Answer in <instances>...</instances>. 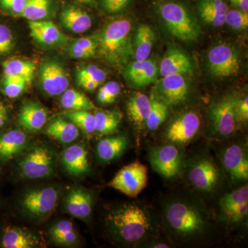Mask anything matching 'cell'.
Wrapping results in <instances>:
<instances>
[{
  "label": "cell",
  "instance_id": "obj_37",
  "mask_svg": "<svg viewBox=\"0 0 248 248\" xmlns=\"http://www.w3.org/2000/svg\"><path fill=\"white\" fill-rule=\"evenodd\" d=\"M169 105L166 103L153 98L151 99V108L147 118L146 124L148 128L154 131L159 128L167 118Z\"/></svg>",
  "mask_w": 248,
  "mask_h": 248
},
{
  "label": "cell",
  "instance_id": "obj_16",
  "mask_svg": "<svg viewBox=\"0 0 248 248\" xmlns=\"http://www.w3.org/2000/svg\"><path fill=\"white\" fill-rule=\"evenodd\" d=\"M219 177L216 165L208 159L197 161L189 172V179L192 185L203 192L213 190L218 184Z\"/></svg>",
  "mask_w": 248,
  "mask_h": 248
},
{
  "label": "cell",
  "instance_id": "obj_25",
  "mask_svg": "<svg viewBox=\"0 0 248 248\" xmlns=\"http://www.w3.org/2000/svg\"><path fill=\"white\" fill-rule=\"evenodd\" d=\"M62 162L71 175L79 176L89 172L87 151L81 145L75 144L67 148L62 156Z\"/></svg>",
  "mask_w": 248,
  "mask_h": 248
},
{
  "label": "cell",
  "instance_id": "obj_5",
  "mask_svg": "<svg viewBox=\"0 0 248 248\" xmlns=\"http://www.w3.org/2000/svg\"><path fill=\"white\" fill-rule=\"evenodd\" d=\"M148 169L136 161L124 166L110 181L108 186L129 197H136L146 187Z\"/></svg>",
  "mask_w": 248,
  "mask_h": 248
},
{
  "label": "cell",
  "instance_id": "obj_42",
  "mask_svg": "<svg viewBox=\"0 0 248 248\" xmlns=\"http://www.w3.org/2000/svg\"><path fill=\"white\" fill-rule=\"evenodd\" d=\"M121 91L120 84L116 81H109L98 91L97 101L101 104H110L118 97Z\"/></svg>",
  "mask_w": 248,
  "mask_h": 248
},
{
  "label": "cell",
  "instance_id": "obj_9",
  "mask_svg": "<svg viewBox=\"0 0 248 248\" xmlns=\"http://www.w3.org/2000/svg\"><path fill=\"white\" fill-rule=\"evenodd\" d=\"M149 160L153 169L165 178L175 177L182 169L180 151L172 145H166L152 150Z\"/></svg>",
  "mask_w": 248,
  "mask_h": 248
},
{
  "label": "cell",
  "instance_id": "obj_14",
  "mask_svg": "<svg viewBox=\"0 0 248 248\" xmlns=\"http://www.w3.org/2000/svg\"><path fill=\"white\" fill-rule=\"evenodd\" d=\"M223 217L232 223L243 221L248 213V187L243 186L227 194L220 201Z\"/></svg>",
  "mask_w": 248,
  "mask_h": 248
},
{
  "label": "cell",
  "instance_id": "obj_50",
  "mask_svg": "<svg viewBox=\"0 0 248 248\" xmlns=\"http://www.w3.org/2000/svg\"><path fill=\"white\" fill-rule=\"evenodd\" d=\"M77 1H79L81 3H91L93 0H77Z\"/></svg>",
  "mask_w": 248,
  "mask_h": 248
},
{
  "label": "cell",
  "instance_id": "obj_4",
  "mask_svg": "<svg viewBox=\"0 0 248 248\" xmlns=\"http://www.w3.org/2000/svg\"><path fill=\"white\" fill-rule=\"evenodd\" d=\"M166 217L173 231L182 236L197 234L205 226L200 212L195 207L184 202L171 203L166 210Z\"/></svg>",
  "mask_w": 248,
  "mask_h": 248
},
{
  "label": "cell",
  "instance_id": "obj_6",
  "mask_svg": "<svg viewBox=\"0 0 248 248\" xmlns=\"http://www.w3.org/2000/svg\"><path fill=\"white\" fill-rule=\"evenodd\" d=\"M207 59L209 71L217 78H230L239 72L241 62L239 53L228 44H219L212 47Z\"/></svg>",
  "mask_w": 248,
  "mask_h": 248
},
{
  "label": "cell",
  "instance_id": "obj_1",
  "mask_svg": "<svg viewBox=\"0 0 248 248\" xmlns=\"http://www.w3.org/2000/svg\"><path fill=\"white\" fill-rule=\"evenodd\" d=\"M132 23L120 19L108 24L97 36V51L105 61L116 66L127 65L134 58Z\"/></svg>",
  "mask_w": 248,
  "mask_h": 248
},
{
  "label": "cell",
  "instance_id": "obj_36",
  "mask_svg": "<svg viewBox=\"0 0 248 248\" xmlns=\"http://www.w3.org/2000/svg\"><path fill=\"white\" fill-rule=\"evenodd\" d=\"M50 0H27L20 17L29 21L43 20L50 12Z\"/></svg>",
  "mask_w": 248,
  "mask_h": 248
},
{
  "label": "cell",
  "instance_id": "obj_43",
  "mask_svg": "<svg viewBox=\"0 0 248 248\" xmlns=\"http://www.w3.org/2000/svg\"><path fill=\"white\" fill-rule=\"evenodd\" d=\"M15 46L12 31L7 26L0 24V57L11 53Z\"/></svg>",
  "mask_w": 248,
  "mask_h": 248
},
{
  "label": "cell",
  "instance_id": "obj_41",
  "mask_svg": "<svg viewBox=\"0 0 248 248\" xmlns=\"http://www.w3.org/2000/svg\"><path fill=\"white\" fill-rule=\"evenodd\" d=\"M225 24L234 31L247 30L248 14L239 9L228 10L225 16Z\"/></svg>",
  "mask_w": 248,
  "mask_h": 248
},
{
  "label": "cell",
  "instance_id": "obj_44",
  "mask_svg": "<svg viewBox=\"0 0 248 248\" xmlns=\"http://www.w3.org/2000/svg\"><path fill=\"white\" fill-rule=\"evenodd\" d=\"M26 3L27 0H0V7L14 16L20 17Z\"/></svg>",
  "mask_w": 248,
  "mask_h": 248
},
{
  "label": "cell",
  "instance_id": "obj_29",
  "mask_svg": "<svg viewBox=\"0 0 248 248\" xmlns=\"http://www.w3.org/2000/svg\"><path fill=\"white\" fill-rule=\"evenodd\" d=\"M128 145V139L123 135L103 139L97 144L98 157L104 162L112 161L122 155Z\"/></svg>",
  "mask_w": 248,
  "mask_h": 248
},
{
  "label": "cell",
  "instance_id": "obj_30",
  "mask_svg": "<svg viewBox=\"0 0 248 248\" xmlns=\"http://www.w3.org/2000/svg\"><path fill=\"white\" fill-rule=\"evenodd\" d=\"M34 235L17 228H7L1 238V247L4 248H31L37 244Z\"/></svg>",
  "mask_w": 248,
  "mask_h": 248
},
{
  "label": "cell",
  "instance_id": "obj_32",
  "mask_svg": "<svg viewBox=\"0 0 248 248\" xmlns=\"http://www.w3.org/2000/svg\"><path fill=\"white\" fill-rule=\"evenodd\" d=\"M95 131L101 135H110L118 128L122 120L119 111L99 110L94 114Z\"/></svg>",
  "mask_w": 248,
  "mask_h": 248
},
{
  "label": "cell",
  "instance_id": "obj_49",
  "mask_svg": "<svg viewBox=\"0 0 248 248\" xmlns=\"http://www.w3.org/2000/svg\"><path fill=\"white\" fill-rule=\"evenodd\" d=\"M154 248H169V246H167V245L164 244H156L155 245V246H154Z\"/></svg>",
  "mask_w": 248,
  "mask_h": 248
},
{
  "label": "cell",
  "instance_id": "obj_2",
  "mask_svg": "<svg viewBox=\"0 0 248 248\" xmlns=\"http://www.w3.org/2000/svg\"><path fill=\"white\" fill-rule=\"evenodd\" d=\"M111 226L121 239L135 243L151 231L152 222L148 213L135 204H126L116 209L109 215Z\"/></svg>",
  "mask_w": 248,
  "mask_h": 248
},
{
  "label": "cell",
  "instance_id": "obj_8",
  "mask_svg": "<svg viewBox=\"0 0 248 248\" xmlns=\"http://www.w3.org/2000/svg\"><path fill=\"white\" fill-rule=\"evenodd\" d=\"M19 166L21 172L27 179L47 177L53 172V156L45 147H37L26 155Z\"/></svg>",
  "mask_w": 248,
  "mask_h": 248
},
{
  "label": "cell",
  "instance_id": "obj_26",
  "mask_svg": "<svg viewBox=\"0 0 248 248\" xmlns=\"http://www.w3.org/2000/svg\"><path fill=\"white\" fill-rule=\"evenodd\" d=\"M151 108V99L143 93H135L127 104L129 118L135 125L141 128L146 124Z\"/></svg>",
  "mask_w": 248,
  "mask_h": 248
},
{
  "label": "cell",
  "instance_id": "obj_31",
  "mask_svg": "<svg viewBox=\"0 0 248 248\" xmlns=\"http://www.w3.org/2000/svg\"><path fill=\"white\" fill-rule=\"evenodd\" d=\"M4 78H22L31 82L36 66L33 62L22 59L12 58L6 60L2 64Z\"/></svg>",
  "mask_w": 248,
  "mask_h": 248
},
{
  "label": "cell",
  "instance_id": "obj_21",
  "mask_svg": "<svg viewBox=\"0 0 248 248\" xmlns=\"http://www.w3.org/2000/svg\"><path fill=\"white\" fill-rule=\"evenodd\" d=\"M63 27L75 33H82L92 27V19L86 11L73 6L63 8L60 13Z\"/></svg>",
  "mask_w": 248,
  "mask_h": 248
},
{
  "label": "cell",
  "instance_id": "obj_27",
  "mask_svg": "<svg viewBox=\"0 0 248 248\" xmlns=\"http://www.w3.org/2000/svg\"><path fill=\"white\" fill-rule=\"evenodd\" d=\"M25 134L20 130H11L0 136V161L14 158L27 144Z\"/></svg>",
  "mask_w": 248,
  "mask_h": 248
},
{
  "label": "cell",
  "instance_id": "obj_40",
  "mask_svg": "<svg viewBox=\"0 0 248 248\" xmlns=\"http://www.w3.org/2000/svg\"><path fill=\"white\" fill-rule=\"evenodd\" d=\"M107 79V73L96 65L80 66L77 69L76 80H91L101 85Z\"/></svg>",
  "mask_w": 248,
  "mask_h": 248
},
{
  "label": "cell",
  "instance_id": "obj_28",
  "mask_svg": "<svg viewBox=\"0 0 248 248\" xmlns=\"http://www.w3.org/2000/svg\"><path fill=\"white\" fill-rule=\"evenodd\" d=\"M46 133L49 137L63 143H69L79 137L78 127L73 122L63 119H54L46 128Z\"/></svg>",
  "mask_w": 248,
  "mask_h": 248
},
{
  "label": "cell",
  "instance_id": "obj_19",
  "mask_svg": "<svg viewBox=\"0 0 248 248\" xmlns=\"http://www.w3.org/2000/svg\"><path fill=\"white\" fill-rule=\"evenodd\" d=\"M192 68L190 57L180 49L173 47L166 52L160 62L159 72L160 76L164 77L190 73Z\"/></svg>",
  "mask_w": 248,
  "mask_h": 248
},
{
  "label": "cell",
  "instance_id": "obj_35",
  "mask_svg": "<svg viewBox=\"0 0 248 248\" xmlns=\"http://www.w3.org/2000/svg\"><path fill=\"white\" fill-rule=\"evenodd\" d=\"M97 48V37L78 39L68 48V53L76 58H90L94 56Z\"/></svg>",
  "mask_w": 248,
  "mask_h": 248
},
{
  "label": "cell",
  "instance_id": "obj_46",
  "mask_svg": "<svg viewBox=\"0 0 248 248\" xmlns=\"http://www.w3.org/2000/svg\"><path fill=\"white\" fill-rule=\"evenodd\" d=\"M236 117L238 122H247L248 120V96L243 99H238L236 106Z\"/></svg>",
  "mask_w": 248,
  "mask_h": 248
},
{
  "label": "cell",
  "instance_id": "obj_24",
  "mask_svg": "<svg viewBox=\"0 0 248 248\" xmlns=\"http://www.w3.org/2000/svg\"><path fill=\"white\" fill-rule=\"evenodd\" d=\"M155 40L156 35L155 31L149 25L141 24L138 26L132 40L135 61H143L149 58Z\"/></svg>",
  "mask_w": 248,
  "mask_h": 248
},
{
  "label": "cell",
  "instance_id": "obj_10",
  "mask_svg": "<svg viewBox=\"0 0 248 248\" xmlns=\"http://www.w3.org/2000/svg\"><path fill=\"white\" fill-rule=\"evenodd\" d=\"M155 91L158 100L167 105H177L187 99L188 84L182 75H170L162 77L156 83Z\"/></svg>",
  "mask_w": 248,
  "mask_h": 248
},
{
  "label": "cell",
  "instance_id": "obj_45",
  "mask_svg": "<svg viewBox=\"0 0 248 248\" xmlns=\"http://www.w3.org/2000/svg\"><path fill=\"white\" fill-rule=\"evenodd\" d=\"M131 0H99L101 6L109 14H117L128 6Z\"/></svg>",
  "mask_w": 248,
  "mask_h": 248
},
{
  "label": "cell",
  "instance_id": "obj_15",
  "mask_svg": "<svg viewBox=\"0 0 248 248\" xmlns=\"http://www.w3.org/2000/svg\"><path fill=\"white\" fill-rule=\"evenodd\" d=\"M159 73V66L151 59L130 62L124 71V76L129 84L138 89L155 82Z\"/></svg>",
  "mask_w": 248,
  "mask_h": 248
},
{
  "label": "cell",
  "instance_id": "obj_18",
  "mask_svg": "<svg viewBox=\"0 0 248 248\" xmlns=\"http://www.w3.org/2000/svg\"><path fill=\"white\" fill-rule=\"evenodd\" d=\"M223 164L231 179L246 181L248 179V159L246 151L239 145H232L223 155Z\"/></svg>",
  "mask_w": 248,
  "mask_h": 248
},
{
  "label": "cell",
  "instance_id": "obj_11",
  "mask_svg": "<svg viewBox=\"0 0 248 248\" xmlns=\"http://www.w3.org/2000/svg\"><path fill=\"white\" fill-rule=\"evenodd\" d=\"M40 81L42 89L50 96L62 94L69 86V78L66 70L58 62L46 61L40 70Z\"/></svg>",
  "mask_w": 248,
  "mask_h": 248
},
{
  "label": "cell",
  "instance_id": "obj_20",
  "mask_svg": "<svg viewBox=\"0 0 248 248\" xmlns=\"http://www.w3.org/2000/svg\"><path fill=\"white\" fill-rule=\"evenodd\" d=\"M48 112L37 102H29L23 105L18 116V122L28 132L41 130L47 122Z\"/></svg>",
  "mask_w": 248,
  "mask_h": 248
},
{
  "label": "cell",
  "instance_id": "obj_48",
  "mask_svg": "<svg viewBox=\"0 0 248 248\" xmlns=\"http://www.w3.org/2000/svg\"><path fill=\"white\" fill-rule=\"evenodd\" d=\"M8 119V111L3 103L0 102V128L3 127Z\"/></svg>",
  "mask_w": 248,
  "mask_h": 248
},
{
  "label": "cell",
  "instance_id": "obj_23",
  "mask_svg": "<svg viewBox=\"0 0 248 248\" xmlns=\"http://www.w3.org/2000/svg\"><path fill=\"white\" fill-rule=\"evenodd\" d=\"M65 203L67 211L72 216L85 218L92 212L93 197L88 191L76 187L70 191Z\"/></svg>",
  "mask_w": 248,
  "mask_h": 248
},
{
  "label": "cell",
  "instance_id": "obj_12",
  "mask_svg": "<svg viewBox=\"0 0 248 248\" xmlns=\"http://www.w3.org/2000/svg\"><path fill=\"white\" fill-rule=\"evenodd\" d=\"M58 191L53 187L29 191L22 200L23 207L31 215L45 216L53 211L58 200Z\"/></svg>",
  "mask_w": 248,
  "mask_h": 248
},
{
  "label": "cell",
  "instance_id": "obj_38",
  "mask_svg": "<svg viewBox=\"0 0 248 248\" xmlns=\"http://www.w3.org/2000/svg\"><path fill=\"white\" fill-rule=\"evenodd\" d=\"M65 117L88 134L95 131V117L89 110H71Z\"/></svg>",
  "mask_w": 248,
  "mask_h": 248
},
{
  "label": "cell",
  "instance_id": "obj_33",
  "mask_svg": "<svg viewBox=\"0 0 248 248\" xmlns=\"http://www.w3.org/2000/svg\"><path fill=\"white\" fill-rule=\"evenodd\" d=\"M60 102L62 107L70 110H91L94 104L84 93L75 89H66L62 93Z\"/></svg>",
  "mask_w": 248,
  "mask_h": 248
},
{
  "label": "cell",
  "instance_id": "obj_34",
  "mask_svg": "<svg viewBox=\"0 0 248 248\" xmlns=\"http://www.w3.org/2000/svg\"><path fill=\"white\" fill-rule=\"evenodd\" d=\"M50 236L54 242L63 246L74 244L77 241V234L73 223L63 220L54 225L50 230Z\"/></svg>",
  "mask_w": 248,
  "mask_h": 248
},
{
  "label": "cell",
  "instance_id": "obj_7",
  "mask_svg": "<svg viewBox=\"0 0 248 248\" xmlns=\"http://www.w3.org/2000/svg\"><path fill=\"white\" fill-rule=\"evenodd\" d=\"M239 98L228 94L214 104L210 112L215 131L222 137H229L236 131L238 120L236 106Z\"/></svg>",
  "mask_w": 248,
  "mask_h": 248
},
{
  "label": "cell",
  "instance_id": "obj_13",
  "mask_svg": "<svg viewBox=\"0 0 248 248\" xmlns=\"http://www.w3.org/2000/svg\"><path fill=\"white\" fill-rule=\"evenodd\" d=\"M200 124V117L195 112L183 114L170 125L166 133V140L177 144L187 143L195 138Z\"/></svg>",
  "mask_w": 248,
  "mask_h": 248
},
{
  "label": "cell",
  "instance_id": "obj_39",
  "mask_svg": "<svg viewBox=\"0 0 248 248\" xmlns=\"http://www.w3.org/2000/svg\"><path fill=\"white\" fill-rule=\"evenodd\" d=\"M28 84H29V81L22 78L4 77L1 82V91L6 97L14 99L24 92Z\"/></svg>",
  "mask_w": 248,
  "mask_h": 248
},
{
  "label": "cell",
  "instance_id": "obj_22",
  "mask_svg": "<svg viewBox=\"0 0 248 248\" xmlns=\"http://www.w3.org/2000/svg\"><path fill=\"white\" fill-rule=\"evenodd\" d=\"M197 12L202 20L215 27L225 24V16L228 8L224 0H200Z\"/></svg>",
  "mask_w": 248,
  "mask_h": 248
},
{
  "label": "cell",
  "instance_id": "obj_47",
  "mask_svg": "<svg viewBox=\"0 0 248 248\" xmlns=\"http://www.w3.org/2000/svg\"><path fill=\"white\" fill-rule=\"evenodd\" d=\"M231 4L240 11L248 12V0H231Z\"/></svg>",
  "mask_w": 248,
  "mask_h": 248
},
{
  "label": "cell",
  "instance_id": "obj_17",
  "mask_svg": "<svg viewBox=\"0 0 248 248\" xmlns=\"http://www.w3.org/2000/svg\"><path fill=\"white\" fill-rule=\"evenodd\" d=\"M29 27L31 37L40 45L58 46L68 41V37L51 21H29Z\"/></svg>",
  "mask_w": 248,
  "mask_h": 248
},
{
  "label": "cell",
  "instance_id": "obj_3",
  "mask_svg": "<svg viewBox=\"0 0 248 248\" xmlns=\"http://www.w3.org/2000/svg\"><path fill=\"white\" fill-rule=\"evenodd\" d=\"M160 17L170 33L184 42H195L201 35V27L195 16L184 4L168 1L161 5Z\"/></svg>",
  "mask_w": 248,
  "mask_h": 248
}]
</instances>
